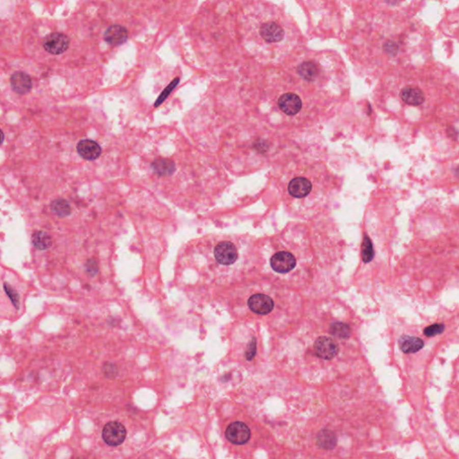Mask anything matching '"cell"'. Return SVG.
<instances>
[{
  "label": "cell",
  "mask_w": 459,
  "mask_h": 459,
  "mask_svg": "<svg viewBox=\"0 0 459 459\" xmlns=\"http://www.w3.org/2000/svg\"><path fill=\"white\" fill-rule=\"evenodd\" d=\"M295 73L303 82L316 83L323 80V68L316 59H307L294 67Z\"/></svg>",
  "instance_id": "1"
},
{
  "label": "cell",
  "mask_w": 459,
  "mask_h": 459,
  "mask_svg": "<svg viewBox=\"0 0 459 459\" xmlns=\"http://www.w3.org/2000/svg\"><path fill=\"white\" fill-rule=\"evenodd\" d=\"M278 108L289 117L299 115L303 109V101L301 95L294 92H287L282 94L277 101Z\"/></svg>",
  "instance_id": "2"
},
{
  "label": "cell",
  "mask_w": 459,
  "mask_h": 459,
  "mask_svg": "<svg viewBox=\"0 0 459 459\" xmlns=\"http://www.w3.org/2000/svg\"><path fill=\"white\" fill-rule=\"evenodd\" d=\"M313 187V183L308 176H295L288 183L287 192L291 198L303 199L311 194Z\"/></svg>",
  "instance_id": "3"
},
{
  "label": "cell",
  "mask_w": 459,
  "mask_h": 459,
  "mask_svg": "<svg viewBox=\"0 0 459 459\" xmlns=\"http://www.w3.org/2000/svg\"><path fill=\"white\" fill-rule=\"evenodd\" d=\"M127 436V430L122 423L118 422H110L102 429L103 441L110 445L116 447L122 444Z\"/></svg>",
  "instance_id": "4"
},
{
  "label": "cell",
  "mask_w": 459,
  "mask_h": 459,
  "mask_svg": "<svg viewBox=\"0 0 459 459\" xmlns=\"http://www.w3.org/2000/svg\"><path fill=\"white\" fill-rule=\"evenodd\" d=\"M213 255L215 260L223 265H233L239 257L235 245L227 240L222 241L215 247Z\"/></svg>",
  "instance_id": "5"
},
{
  "label": "cell",
  "mask_w": 459,
  "mask_h": 459,
  "mask_svg": "<svg viewBox=\"0 0 459 459\" xmlns=\"http://www.w3.org/2000/svg\"><path fill=\"white\" fill-rule=\"evenodd\" d=\"M313 347L317 357L327 361L335 358L339 353L338 344L329 336H320L317 338Z\"/></svg>",
  "instance_id": "6"
},
{
  "label": "cell",
  "mask_w": 459,
  "mask_h": 459,
  "mask_svg": "<svg viewBox=\"0 0 459 459\" xmlns=\"http://www.w3.org/2000/svg\"><path fill=\"white\" fill-rule=\"evenodd\" d=\"M45 50L53 54L60 55L65 52L69 47V39L67 35L60 33H53L45 38L43 41Z\"/></svg>",
  "instance_id": "7"
},
{
  "label": "cell",
  "mask_w": 459,
  "mask_h": 459,
  "mask_svg": "<svg viewBox=\"0 0 459 459\" xmlns=\"http://www.w3.org/2000/svg\"><path fill=\"white\" fill-rule=\"evenodd\" d=\"M225 437L233 444H245L250 440V428L244 422H232L226 429Z\"/></svg>",
  "instance_id": "8"
},
{
  "label": "cell",
  "mask_w": 459,
  "mask_h": 459,
  "mask_svg": "<svg viewBox=\"0 0 459 459\" xmlns=\"http://www.w3.org/2000/svg\"><path fill=\"white\" fill-rule=\"evenodd\" d=\"M270 265L274 271L279 274H286L291 272L296 266V259L294 256L287 251H280L273 256L270 260Z\"/></svg>",
  "instance_id": "9"
},
{
  "label": "cell",
  "mask_w": 459,
  "mask_h": 459,
  "mask_svg": "<svg viewBox=\"0 0 459 459\" xmlns=\"http://www.w3.org/2000/svg\"><path fill=\"white\" fill-rule=\"evenodd\" d=\"M248 306L255 313L266 315L272 311L275 304L267 295L258 293L250 297L248 301Z\"/></svg>",
  "instance_id": "10"
},
{
  "label": "cell",
  "mask_w": 459,
  "mask_h": 459,
  "mask_svg": "<svg viewBox=\"0 0 459 459\" xmlns=\"http://www.w3.org/2000/svg\"><path fill=\"white\" fill-rule=\"evenodd\" d=\"M76 149L80 156L88 160H96L101 153V146L97 143L90 139L81 140L77 144Z\"/></svg>",
  "instance_id": "11"
},
{
  "label": "cell",
  "mask_w": 459,
  "mask_h": 459,
  "mask_svg": "<svg viewBox=\"0 0 459 459\" xmlns=\"http://www.w3.org/2000/svg\"><path fill=\"white\" fill-rule=\"evenodd\" d=\"M400 97L403 102L411 106H420L425 101L422 90L415 86H407L400 92Z\"/></svg>",
  "instance_id": "12"
},
{
  "label": "cell",
  "mask_w": 459,
  "mask_h": 459,
  "mask_svg": "<svg viewBox=\"0 0 459 459\" xmlns=\"http://www.w3.org/2000/svg\"><path fill=\"white\" fill-rule=\"evenodd\" d=\"M104 40L112 46L123 44L127 40V31L121 25L114 24L109 27L104 33Z\"/></svg>",
  "instance_id": "13"
},
{
  "label": "cell",
  "mask_w": 459,
  "mask_h": 459,
  "mask_svg": "<svg viewBox=\"0 0 459 459\" xmlns=\"http://www.w3.org/2000/svg\"><path fill=\"white\" fill-rule=\"evenodd\" d=\"M11 86L15 93L28 94L33 88V81L30 76L23 72H16L11 76Z\"/></svg>",
  "instance_id": "14"
},
{
  "label": "cell",
  "mask_w": 459,
  "mask_h": 459,
  "mask_svg": "<svg viewBox=\"0 0 459 459\" xmlns=\"http://www.w3.org/2000/svg\"><path fill=\"white\" fill-rule=\"evenodd\" d=\"M398 345L404 354H415L422 350L424 342L416 336H402L398 341Z\"/></svg>",
  "instance_id": "15"
},
{
  "label": "cell",
  "mask_w": 459,
  "mask_h": 459,
  "mask_svg": "<svg viewBox=\"0 0 459 459\" xmlns=\"http://www.w3.org/2000/svg\"><path fill=\"white\" fill-rule=\"evenodd\" d=\"M151 168L157 176L168 177L175 172V164L170 159L158 158L152 163Z\"/></svg>",
  "instance_id": "16"
},
{
  "label": "cell",
  "mask_w": 459,
  "mask_h": 459,
  "mask_svg": "<svg viewBox=\"0 0 459 459\" xmlns=\"http://www.w3.org/2000/svg\"><path fill=\"white\" fill-rule=\"evenodd\" d=\"M336 440L335 433L329 430V429H322L320 433L317 434V444L321 448L324 449H333L336 447Z\"/></svg>",
  "instance_id": "17"
},
{
  "label": "cell",
  "mask_w": 459,
  "mask_h": 459,
  "mask_svg": "<svg viewBox=\"0 0 459 459\" xmlns=\"http://www.w3.org/2000/svg\"><path fill=\"white\" fill-rule=\"evenodd\" d=\"M32 242L36 249L40 250H46L52 246L51 237L43 231H38L34 232L32 237Z\"/></svg>",
  "instance_id": "18"
},
{
  "label": "cell",
  "mask_w": 459,
  "mask_h": 459,
  "mask_svg": "<svg viewBox=\"0 0 459 459\" xmlns=\"http://www.w3.org/2000/svg\"><path fill=\"white\" fill-rule=\"evenodd\" d=\"M50 208L53 213L59 217H67L71 213V206L69 203L62 198L53 200L50 204Z\"/></svg>",
  "instance_id": "19"
},
{
  "label": "cell",
  "mask_w": 459,
  "mask_h": 459,
  "mask_svg": "<svg viewBox=\"0 0 459 459\" xmlns=\"http://www.w3.org/2000/svg\"><path fill=\"white\" fill-rule=\"evenodd\" d=\"M329 331L332 336L338 337L340 339H346L351 336L350 327L342 322H335L331 324Z\"/></svg>",
  "instance_id": "20"
},
{
  "label": "cell",
  "mask_w": 459,
  "mask_h": 459,
  "mask_svg": "<svg viewBox=\"0 0 459 459\" xmlns=\"http://www.w3.org/2000/svg\"><path fill=\"white\" fill-rule=\"evenodd\" d=\"M362 260L364 263H370L374 258V250L372 243L368 236L364 235L362 245Z\"/></svg>",
  "instance_id": "21"
},
{
  "label": "cell",
  "mask_w": 459,
  "mask_h": 459,
  "mask_svg": "<svg viewBox=\"0 0 459 459\" xmlns=\"http://www.w3.org/2000/svg\"><path fill=\"white\" fill-rule=\"evenodd\" d=\"M179 83V78H175L173 81H172L170 85H169L166 88H165V91L160 94L159 98L157 99L156 102L154 103V107H158L159 105L161 104L164 101L166 100V98L168 97L169 94L172 93L173 90L175 89L176 86H178V84Z\"/></svg>",
  "instance_id": "22"
},
{
  "label": "cell",
  "mask_w": 459,
  "mask_h": 459,
  "mask_svg": "<svg viewBox=\"0 0 459 459\" xmlns=\"http://www.w3.org/2000/svg\"><path fill=\"white\" fill-rule=\"evenodd\" d=\"M4 290L5 291H6L7 295L9 297V299L11 301L12 303H13V305H14L16 309H18L19 305H20V297H19L18 292L15 291V289L12 287L11 285L8 284V283H5Z\"/></svg>",
  "instance_id": "23"
},
{
  "label": "cell",
  "mask_w": 459,
  "mask_h": 459,
  "mask_svg": "<svg viewBox=\"0 0 459 459\" xmlns=\"http://www.w3.org/2000/svg\"><path fill=\"white\" fill-rule=\"evenodd\" d=\"M444 330V325H442V324H434V325L429 326V327H427L426 329H424L423 333H424V335L426 336L431 337V336L440 335L441 333H443Z\"/></svg>",
  "instance_id": "24"
},
{
  "label": "cell",
  "mask_w": 459,
  "mask_h": 459,
  "mask_svg": "<svg viewBox=\"0 0 459 459\" xmlns=\"http://www.w3.org/2000/svg\"><path fill=\"white\" fill-rule=\"evenodd\" d=\"M256 351H257V342H256V340L253 339L249 344L248 350L246 352V358L248 361H251L252 359L254 358Z\"/></svg>",
  "instance_id": "25"
},
{
  "label": "cell",
  "mask_w": 459,
  "mask_h": 459,
  "mask_svg": "<svg viewBox=\"0 0 459 459\" xmlns=\"http://www.w3.org/2000/svg\"><path fill=\"white\" fill-rule=\"evenodd\" d=\"M98 271V266L97 264H96V262L94 261V259H90L86 263V272L91 276V277H93L94 276Z\"/></svg>",
  "instance_id": "26"
},
{
  "label": "cell",
  "mask_w": 459,
  "mask_h": 459,
  "mask_svg": "<svg viewBox=\"0 0 459 459\" xmlns=\"http://www.w3.org/2000/svg\"><path fill=\"white\" fill-rule=\"evenodd\" d=\"M5 140V134L3 133V131L0 129V145L2 144V143L4 142Z\"/></svg>",
  "instance_id": "27"
},
{
  "label": "cell",
  "mask_w": 459,
  "mask_h": 459,
  "mask_svg": "<svg viewBox=\"0 0 459 459\" xmlns=\"http://www.w3.org/2000/svg\"><path fill=\"white\" fill-rule=\"evenodd\" d=\"M76 459H84V458H76Z\"/></svg>",
  "instance_id": "28"
}]
</instances>
